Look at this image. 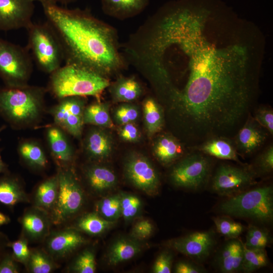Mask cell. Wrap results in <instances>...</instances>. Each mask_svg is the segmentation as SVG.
I'll return each mask as SVG.
<instances>
[{"mask_svg":"<svg viewBox=\"0 0 273 273\" xmlns=\"http://www.w3.org/2000/svg\"><path fill=\"white\" fill-rule=\"evenodd\" d=\"M215 13L201 6H169L141 31L131 52V63L159 89L166 92L176 73L184 77L182 87L167 99L185 112L225 108L256 75L252 38L243 27L229 35L233 30L219 25L224 15L212 31Z\"/></svg>","mask_w":273,"mask_h":273,"instance_id":"obj_1","label":"cell"},{"mask_svg":"<svg viewBox=\"0 0 273 273\" xmlns=\"http://www.w3.org/2000/svg\"><path fill=\"white\" fill-rule=\"evenodd\" d=\"M38 1L60 41L66 63L85 67L107 77L124 66L111 27L87 10L67 9L51 0Z\"/></svg>","mask_w":273,"mask_h":273,"instance_id":"obj_2","label":"cell"},{"mask_svg":"<svg viewBox=\"0 0 273 273\" xmlns=\"http://www.w3.org/2000/svg\"><path fill=\"white\" fill-rule=\"evenodd\" d=\"M46 89L29 86L0 88V116L14 127L30 126L41 117Z\"/></svg>","mask_w":273,"mask_h":273,"instance_id":"obj_3","label":"cell"},{"mask_svg":"<svg viewBox=\"0 0 273 273\" xmlns=\"http://www.w3.org/2000/svg\"><path fill=\"white\" fill-rule=\"evenodd\" d=\"M108 78L90 69L66 63L51 74L49 88L59 99L72 96L99 99L110 85Z\"/></svg>","mask_w":273,"mask_h":273,"instance_id":"obj_4","label":"cell"},{"mask_svg":"<svg viewBox=\"0 0 273 273\" xmlns=\"http://www.w3.org/2000/svg\"><path fill=\"white\" fill-rule=\"evenodd\" d=\"M220 209L234 216L271 221L273 218L272 187H260L233 195L220 205Z\"/></svg>","mask_w":273,"mask_h":273,"instance_id":"obj_5","label":"cell"},{"mask_svg":"<svg viewBox=\"0 0 273 273\" xmlns=\"http://www.w3.org/2000/svg\"><path fill=\"white\" fill-rule=\"evenodd\" d=\"M28 41L27 48L37 66L51 74L61 66L64 60L61 44L55 32L47 22L34 23L26 29Z\"/></svg>","mask_w":273,"mask_h":273,"instance_id":"obj_6","label":"cell"},{"mask_svg":"<svg viewBox=\"0 0 273 273\" xmlns=\"http://www.w3.org/2000/svg\"><path fill=\"white\" fill-rule=\"evenodd\" d=\"M32 71L28 49L0 39V77L6 86L26 85Z\"/></svg>","mask_w":273,"mask_h":273,"instance_id":"obj_7","label":"cell"},{"mask_svg":"<svg viewBox=\"0 0 273 273\" xmlns=\"http://www.w3.org/2000/svg\"><path fill=\"white\" fill-rule=\"evenodd\" d=\"M211 159L200 152L185 156L173 167L170 174L172 183L178 187L197 189L209 178Z\"/></svg>","mask_w":273,"mask_h":273,"instance_id":"obj_8","label":"cell"},{"mask_svg":"<svg viewBox=\"0 0 273 273\" xmlns=\"http://www.w3.org/2000/svg\"><path fill=\"white\" fill-rule=\"evenodd\" d=\"M58 192L54 210V218L60 223L77 212L83 201L82 190L75 175L69 170L58 174Z\"/></svg>","mask_w":273,"mask_h":273,"instance_id":"obj_9","label":"cell"},{"mask_svg":"<svg viewBox=\"0 0 273 273\" xmlns=\"http://www.w3.org/2000/svg\"><path fill=\"white\" fill-rule=\"evenodd\" d=\"M124 166L125 177L132 185L149 195L157 193L159 177L148 158L133 152L126 157Z\"/></svg>","mask_w":273,"mask_h":273,"instance_id":"obj_10","label":"cell"},{"mask_svg":"<svg viewBox=\"0 0 273 273\" xmlns=\"http://www.w3.org/2000/svg\"><path fill=\"white\" fill-rule=\"evenodd\" d=\"M256 175L252 169L222 164L213 176L212 187L220 195L232 196L254 184Z\"/></svg>","mask_w":273,"mask_h":273,"instance_id":"obj_11","label":"cell"},{"mask_svg":"<svg viewBox=\"0 0 273 273\" xmlns=\"http://www.w3.org/2000/svg\"><path fill=\"white\" fill-rule=\"evenodd\" d=\"M85 104L83 97L61 99L50 111L56 126L74 137H80L84 125Z\"/></svg>","mask_w":273,"mask_h":273,"instance_id":"obj_12","label":"cell"},{"mask_svg":"<svg viewBox=\"0 0 273 273\" xmlns=\"http://www.w3.org/2000/svg\"><path fill=\"white\" fill-rule=\"evenodd\" d=\"M35 1L38 0H0V30L27 29L33 23Z\"/></svg>","mask_w":273,"mask_h":273,"instance_id":"obj_13","label":"cell"},{"mask_svg":"<svg viewBox=\"0 0 273 273\" xmlns=\"http://www.w3.org/2000/svg\"><path fill=\"white\" fill-rule=\"evenodd\" d=\"M268 131L249 115L233 141L238 154L248 156L257 151L265 143Z\"/></svg>","mask_w":273,"mask_h":273,"instance_id":"obj_14","label":"cell"},{"mask_svg":"<svg viewBox=\"0 0 273 273\" xmlns=\"http://www.w3.org/2000/svg\"><path fill=\"white\" fill-rule=\"evenodd\" d=\"M214 244V235L210 231L196 232L170 243L171 246L178 252L198 260L209 256Z\"/></svg>","mask_w":273,"mask_h":273,"instance_id":"obj_15","label":"cell"},{"mask_svg":"<svg viewBox=\"0 0 273 273\" xmlns=\"http://www.w3.org/2000/svg\"><path fill=\"white\" fill-rule=\"evenodd\" d=\"M84 147L90 158L104 160L108 158L112 153L113 141L106 130L98 127L88 131L84 140Z\"/></svg>","mask_w":273,"mask_h":273,"instance_id":"obj_16","label":"cell"},{"mask_svg":"<svg viewBox=\"0 0 273 273\" xmlns=\"http://www.w3.org/2000/svg\"><path fill=\"white\" fill-rule=\"evenodd\" d=\"M153 151L154 156L161 164L169 165L183 156L184 148L175 136L164 133L155 141Z\"/></svg>","mask_w":273,"mask_h":273,"instance_id":"obj_17","label":"cell"},{"mask_svg":"<svg viewBox=\"0 0 273 273\" xmlns=\"http://www.w3.org/2000/svg\"><path fill=\"white\" fill-rule=\"evenodd\" d=\"M193 149L209 156L233 160L241 163L233 139L222 137L212 138Z\"/></svg>","mask_w":273,"mask_h":273,"instance_id":"obj_18","label":"cell"},{"mask_svg":"<svg viewBox=\"0 0 273 273\" xmlns=\"http://www.w3.org/2000/svg\"><path fill=\"white\" fill-rule=\"evenodd\" d=\"M244 258V244L232 239L222 248L218 257V266L224 273L241 271Z\"/></svg>","mask_w":273,"mask_h":273,"instance_id":"obj_19","label":"cell"},{"mask_svg":"<svg viewBox=\"0 0 273 273\" xmlns=\"http://www.w3.org/2000/svg\"><path fill=\"white\" fill-rule=\"evenodd\" d=\"M84 242V238L79 233L67 230L53 236L48 242V248L53 254L62 256L75 250Z\"/></svg>","mask_w":273,"mask_h":273,"instance_id":"obj_20","label":"cell"},{"mask_svg":"<svg viewBox=\"0 0 273 273\" xmlns=\"http://www.w3.org/2000/svg\"><path fill=\"white\" fill-rule=\"evenodd\" d=\"M47 136L51 153L57 160L66 163L72 159L73 149L62 129L57 126L50 127Z\"/></svg>","mask_w":273,"mask_h":273,"instance_id":"obj_21","label":"cell"},{"mask_svg":"<svg viewBox=\"0 0 273 273\" xmlns=\"http://www.w3.org/2000/svg\"><path fill=\"white\" fill-rule=\"evenodd\" d=\"M109 87L113 100L120 103L134 101L143 92L141 84L133 77H120Z\"/></svg>","mask_w":273,"mask_h":273,"instance_id":"obj_22","label":"cell"},{"mask_svg":"<svg viewBox=\"0 0 273 273\" xmlns=\"http://www.w3.org/2000/svg\"><path fill=\"white\" fill-rule=\"evenodd\" d=\"M103 11L108 15L126 18L142 12L149 0H101Z\"/></svg>","mask_w":273,"mask_h":273,"instance_id":"obj_23","label":"cell"},{"mask_svg":"<svg viewBox=\"0 0 273 273\" xmlns=\"http://www.w3.org/2000/svg\"><path fill=\"white\" fill-rule=\"evenodd\" d=\"M28 198L18 180L5 175L0 177V203L8 207L26 202Z\"/></svg>","mask_w":273,"mask_h":273,"instance_id":"obj_24","label":"cell"},{"mask_svg":"<svg viewBox=\"0 0 273 273\" xmlns=\"http://www.w3.org/2000/svg\"><path fill=\"white\" fill-rule=\"evenodd\" d=\"M143 112L145 127L149 135L160 132L164 125L163 109L152 98L145 99L143 104Z\"/></svg>","mask_w":273,"mask_h":273,"instance_id":"obj_25","label":"cell"},{"mask_svg":"<svg viewBox=\"0 0 273 273\" xmlns=\"http://www.w3.org/2000/svg\"><path fill=\"white\" fill-rule=\"evenodd\" d=\"M83 123L103 128H113L114 123L110 114L109 105L98 101L85 106Z\"/></svg>","mask_w":273,"mask_h":273,"instance_id":"obj_26","label":"cell"},{"mask_svg":"<svg viewBox=\"0 0 273 273\" xmlns=\"http://www.w3.org/2000/svg\"><path fill=\"white\" fill-rule=\"evenodd\" d=\"M86 176L91 188L99 192L114 187L117 182L115 174L109 168L94 165L86 171Z\"/></svg>","mask_w":273,"mask_h":273,"instance_id":"obj_27","label":"cell"},{"mask_svg":"<svg viewBox=\"0 0 273 273\" xmlns=\"http://www.w3.org/2000/svg\"><path fill=\"white\" fill-rule=\"evenodd\" d=\"M140 250V246L135 240L126 238L118 239L109 249L108 254V262L111 265H116L131 259Z\"/></svg>","mask_w":273,"mask_h":273,"instance_id":"obj_28","label":"cell"},{"mask_svg":"<svg viewBox=\"0 0 273 273\" xmlns=\"http://www.w3.org/2000/svg\"><path fill=\"white\" fill-rule=\"evenodd\" d=\"M20 156L30 165L41 168L45 167L48 160L41 146L36 142L27 140L21 142L18 146Z\"/></svg>","mask_w":273,"mask_h":273,"instance_id":"obj_29","label":"cell"},{"mask_svg":"<svg viewBox=\"0 0 273 273\" xmlns=\"http://www.w3.org/2000/svg\"><path fill=\"white\" fill-rule=\"evenodd\" d=\"M58 192V174L42 182L38 187L35 202L39 207L49 208L56 203Z\"/></svg>","mask_w":273,"mask_h":273,"instance_id":"obj_30","label":"cell"},{"mask_svg":"<svg viewBox=\"0 0 273 273\" xmlns=\"http://www.w3.org/2000/svg\"><path fill=\"white\" fill-rule=\"evenodd\" d=\"M113 221L107 220L96 213H90L82 216L77 226L83 232L94 235L100 234L111 226Z\"/></svg>","mask_w":273,"mask_h":273,"instance_id":"obj_31","label":"cell"},{"mask_svg":"<svg viewBox=\"0 0 273 273\" xmlns=\"http://www.w3.org/2000/svg\"><path fill=\"white\" fill-rule=\"evenodd\" d=\"M268 263L267 254L263 249H250L244 245V258L241 271L252 272Z\"/></svg>","mask_w":273,"mask_h":273,"instance_id":"obj_32","label":"cell"},{"mask_svg":"<svg viewBox=\"0 0 273 273\" xmlns=\"http://www.w3.org/2000/svg\"><path fill=\"white\" fill-rule=\"evenodd\" d=\"M101 216L113 221L121 215L120 195L109 196L102 199L97 206Z\"/></svg>","mask_w":273,"mask_h":273,"instance_id":"obj_33","label":"cell"},{"mask_svg":"<svg viewBox=\"0 0 273 273\" xmlns=\"http://www.w3.org/2000/svg\"><path fill=\"white\" fill-rule=\"evenodd\" d=\"M22 222L26 232L33 238L41 236L46 231V220L37 212L27 213L23 216Z\"/></svg>","mask_w":273,"mask_h":273,"instance_id":"obj_34","label":"cell"},{"mask_svg":"<svg viewBox=\"0 0 273 273\" xmlns=\"http://www.w3.org/2000/svg\"><path fill=\"white\" fill-rule=\"evenodd\" d=\"M270 242L268 232L254 225H250L244 246L250 249H263Z\"/></svg>","mask_w":273,"mask_h":273,"instance_id":"obj_35","label":"cell"},{"mask_svg":"<svg viewBox=\"0 0 273 273\" xmlns=\"http://www.w3.org/2000/svg\"><path fill=\"white\" fill-rule=\"evenodd\" d=\"M214 222L217 231L228 238L235 239L244 231V226L242 224L225 216L214 218Z\"/></svg>","mask_w":273,"mask_h":273,"instance_id":"obj_36","label":"cell"},{"mask_svg":"<svg viewBox=\"0 0 273 273\" xmlns=\"http://www.w3.org/2000/svg\"><path fill=\"white\" fill-rule=\"evenodd\" d=\"M139 117L138 107L130 103H122L117 106L113 113V118L119 125L134 123Z\"/></svg>","mask_w":273,"mask_h":273,"instance_id":"obj_37","label":"cell"},{"mask_svg":"<svg viewBox=\"0 0 273 273\" xmlns=\"http://www.w3.org/2000/svg\"><path fill=\"white\" fill-rule=\"evenodd\" d=\"M120 197L121 215L126 220L133 218L141 209V200L137 196L128 194H121Z\"/></svg>","mask_w":273,"mask_h":273,"instance_id":"obj_38","label":"cell"},{"mask_svg":"<svg viewBox=\"0 0 273 273\" xmlns=\"http://www.w3.org/2000/svg\"><path fill=\"white\" fill-rule=\"evenodd\" d=\"M28 260L30 269L34 273H49L54 267L49 258L40 251L33 252Z\"/></svg>","mask_w":273,"mask_h":273,"instance_id":"obj_39","label":"cell"},{"mask_svg":"<svg viewBox=\"0 0 273 273\" xmlns=\"http://www.w3.org/2000/svg\"><path fill=\"white\" fill-rule=\"evenodd\" d=\"M73 270L78 273L95 272L96 262L94 253L89 250L83 252L76 260Z\"/></svg>","mask_w":273,"mask_h":273,"instance_id":"obj_40","label":"cell"},{"mask_svg":"<svg viewBox=\"0 0 273 273\" xmlns=\"http://www.w3.org/2000/svg\"><path fill=\"white\" fill-rule=\"evenodd\" d=\"M254 119L270 134H273V111L271 108L260 107L254 113Z\"/></svg>","mask_w":273,"mask_h":273,"instance_id":"obj_41","label":"cell"},{"mask_svg":"<svg viewBox=\"0 0 273 273\" xmlns=\"http://www.w3.org/2000/svg\"><path fill=\"white\" fill-rule=\"evenodd\" d=\"M256 166L262 173H270L273 169V146L266 147L258 156L256 161Z\"/></svg>","mask_w":273,"mask_h":273,"instance_id":"obj_42","label":"cell"},{"mask_svg":"<svg viewBox=\"0 0 273 273\" xmlns=\"http://www.w3.org/2000/svg\"><path fill=\"white\" fill-rule=\"evenodd\" d=\"M118 133L120 138L126 142H137L140 141L141 137V132L134 123L119 125Z\"/></svg>","mask_w":273,"mask_h":273,"instance_id":"obj_43","label":"cell"},{"mask_svg":"<svg viewBox=\"0 0 273 273\" xmlns=\"http://www.w3.org/2000/svg\"><path fill=\"white\" fill-rule=\"evenodd\" d=\"M7 246L10 247L13 251L14 258L20 262H25L30 256L27 242L24 240H19L13 242H8Z\"/></svg>","mask_w":273,"mask_h":273,"instance_id":"obj_44","label":"cell"},{"mask_svg":"<svg viewBox=\"0 0 273 273\" xmlns=\"http://www.w3.org/2000/svg\"><path fill=\"white\" fill-rule=\"evenodd\" d=\"M172 257L168 252L161 253L157 258L153 267L154 273H170Z\"/></svg>","mask_w":273,"mask_h":273,"instance_id":"obj_45","label":"cell"},{"mask_svg":"<svg viewBox=\"0 0 273 273\" xmlns=\"http://www.w3.org/2000/svg\"><path fill=\"white\" fill-rule=\"evenodd\" d=\"M153 226L147 220H143L137 222L132 231V236L137 239L142 240L148 238L152 233Z\"/></svg>","mask_w":273,"mask_h":273,"instance_id":"obj_46","label":"cell"},{"mask_svg":"<svg viewBox=\"0 0 273 273\" xmlns=\"http://www.w3.org/2000/svg\"><path fill=\"white\" fill-rule=\"evenodd\" d=\"M18 267L13 256L5 254L0 260V273H18Z\"/></svg>","mask_w":273,"mask_h":273,"instance_id":"obj_47","label":"cell"},{"mask_svg":"<svg viewBox=\"0 0 273 273\" xmlns=\"http://www.w3.org/2000/svg\"><path fill=\"white\" fill-rule=\"evenodd\" d=\"M176 273H200L203 272V269L196 265L187 262H179L175 267Z\"/></svg>","mask_w":273,"mask_h":273,"instance_id":"obj_48","label":"cell"},{"mask_svg":"<svg viewBox=\"0 0 273 273\" xmlns=\"http://www.w3.org/2000/svg\"><path fill=\"white\" fill-rule=\"evenodd\" d=\"M8 243L7 239L4 235L0 233V260L6 254L4 253V251L5 247L7 246Z\"/></svg>","mask_w":273,"mask_h":273,"instance_id":"obj_49","label":"cell"},{"mask_svg":"<svg viewBox=\"0 0 273 273\" xmlns=\"http://www.w3.org/2000/svg\"><path fill=\"white\" fill-rule=\"evenodd\" d=\"M10 221L8 216L0 212V226L9 223Z\"/></svg>","mask_w":273,"mask_h":273,"instance_id":"obj_50","label":"cell"},{"mask_svg":"<svg viewBox=\"0 0 273 273\" xmlns=\"http://www.w3.org/2000/svg\"><path fill=\"white\" fill-rule=\"evenodd\" d=\"M8 171L7 166L3 161L0 155V173H7Z\"/></svg>","mask_w":273,"mask_h":273,"instance_id":"obj_51","label":"cell"},{"mask_svg":"<svg viewBox=\"0 0 273 273\" xmlns=\"http://www.w3.org/2000/svg\"><path fill=\"white\" fill-rule=\"evenodd\" d=\"M56 3H59L62 4H67L75 0H51Z\"/></svg>","mask_w":273,"mask_h":273,"instance_id":"obj_52","label":"cell"},{"mask_svg":"<svg viewBox=\"0 0 273 273\" xmlns=\"http://www.w3.org/2000/svg\"><path fill=\"white\" fill-rule=\"evenodd\" d=\"M6 126L4 125L0 127V133L6 128Z\"/></svg>","mask_w":273,"mask_h":273,"instance_id":"obj_53","label":"cell"}]
</instances>
